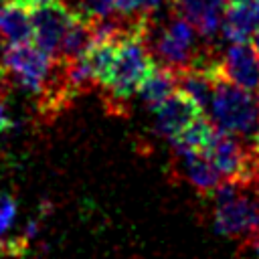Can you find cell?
Segmentation results:
<instances>
[{"label": "cell", "mask_w": 259, "mask_h": 259, "mask_svg": "<svg viewBox=\"0 0 259 259\" xmlns=\"http://www.w3.org/2000/svg\"><path fill=\"white\" fill-rule=\"evenodd\" d=\"M253 47L257 49V53H259V28L255 30V34H253Z\"/></svg>", "instance_id": "obj_18"}, {"label": "cell", "mask_w": 259, "mask_h": 259, "mask_svg": "<svg viewBox=\"0 0 259 259\" xmlns=\"http://www.w3.org/2000/svg\"><path fill=\"white\" fill-rule=\"evenodd\" d=\"M198 30L176 10H172L166 22H162L158 28H154L150 20L146 30V42L154 55V61L172 69L176 75L192 69L206 55V51L198 47Z\"/></svg>", "instance_id": "obj_3"}, {"label": "cell", "mask_w": 259, "mask_h": 259, "mask_svg": "<svg viewBox=\"0 0 259 259\" xmlns=\"http://www.w3.org/2000/svg\"><path fill=\"white\" fill-rule=\"evenodd\" d=\"M162 0H115V12L119 18L132 24H148L156 16Z\"/></svg>", "instance_id": "obj_14"}, {"label": "cell", "mask_w": 259, "mask_h": 259, "mask_svg": "<svg viewBox=\"0 0 259 259\" xmlns=\"http://www.w3.org/2000/svg\"><path fill=\"white\" fill-rule=\"evenodd\" d=\"M208 115L219 130L253 142L259 132V97L253 91L219 77Z\"/></svg>", "instance_id": "obj_4"}, {"label": "cell", "mask_w": 259, "mask_h": 259, "mask_svg": "<svg viewBox=\"0 0 259 259\" xmlns=\"http://www.w3.org/2000/svg\"><path fill=\"white\" fill-rule=\"evenodd\" d=\"M12 125H14V121H12V117H10L8 109H6V105H4V103H0V132L10 130Z\"/></svg>", "instance_id": "obj_16"}, {"label": "cell", "mask_w": 259, "mask_h": 259, "mask_svg": "<svg viewBox=\"0 0 259 259\" xmlns=\"http://www.w3.org/2000/svg\"><path fill=\"white\" fill-rule=\"evenodd\" d=\"M172 2H174V0H172Z\"/></svg>", "instance_id": "obj_20"}, {"label": "cell", "mask_w": 259, "mask_h": 259, "mask_svg": "<svg viewBox=\"0 0 259 259\" xmlns=\"http://www.w3.org/2000/svg\"><path fill=\"white\" fill-rule=\"evenodd\" d=\"M0 38L6 47L32 40V8L20 0L0 4Z\"/></svg>", "instance_id": "obj_11"}, {"label": "cell", "mask_w": 259, "mask_h": 259, "mask_svg": "<svg viewBox=\"0 0 259 259\" xmlns=\"http://www.w3.org/2000/svg\"><path fill=\"white\" fill-rule=\"evenodd\" d=\"M219 73L223 79L249 89H259V53L253 45L231 42V47L219 57Z\"/></svg>", "instance_id": "obj_7"}, {"label": "cell", "mask_w": 259, "mask_h": 259, "mask_svg": "<svg viewBox=\"0 0 259 259\" xmlns=\"http://www.w3.org/2000/svg\"><path fill=\"white\" fill-rule=\"evenodd\" d=\"M178 91V77L172 69L162 67V65H154V69L150 71V75L144 79L138 95L142 99V103L148 109H156L160 103H164L172 93Z\"/></svg>", "instance_id": "obj_13"}, {"label": "cell", "mask_w": 259, "mask_h": 259, "mask_svg": "<svg viewBox=\"0 0 259 259\" xmlns=\"http://www.w3.org/2000/svg\"><path fill=\"white\" fill-rule=\"evenodd\" d=\"M20 2H24V4H26V6H30V8H36V6L51 4V2H59V0H20Z\"/></svg>", "instance_id": "obj_17"}, {"label": "cell", "mask_w": 259, "mask_h": 259, "mask_svg": "<svg viewBox=\"0 0 259 259\" xmlns=\"http://www.w3.org/2000/svg\"><path fill=\"white\" fill-rule=\"evenodd\" d=\"M259 28V0L231 2L227 6L221 34L229 42H245Z\"/></svg>", "instance_id": "obj_10"}, {"label": "cell", "mask_w": 259, "mask_h": 259, "mask_svg": "<svg viewBox=\"0 0 259 259\" xmlns=\"http://www.w3.org/2000/svg\"><path fill=\"white\" fill-rule=\"evenodd\" d=\"M75 16L77 10L69 8L63 0L32 8V42L57 61L63 38Z\"/></svg>", "instance_id": "obj_6"}, {"label": "cell", "mask_w": 259, "mask_h": 259, "mask_svg": "<svg viewBox=\"0 0 259 259\" xmlns=\"http://www.w3.org/2000/svg\"><path fill=\"white\" fill-rule=\"evenodd\" d=\"M174 156L182 164L184 178L198 192L212 194L225 182V176L221 174V170L212 164V160L204 152H182V154H174Z\"/></svg>", "instance_id": "obj_12"}, {"label": "cell", "mask_w": 259, "mask_h": 259, "mask_svg": "<svg viewBox=\"0 0 259 259\" xmlns=\"http://www.w3.org/2000/svg\"><path fill=\"white\" fill-rule=\"evenodd\" d=\"M212 225L225 237L251 239L259 233L257 182L225 180L212 192Z\"/></svg>", "instance_id": "obj_1"}, {"label": "cell", "mask_w": 259, "mask_h": 259, "mask_svg": "<svg viewBox=\"0 0 259 259\" xmlns=\"http://www.w3.org/2000/svg\"><path fill=\"white\" fill-rule=\"evenodd\" d=\"M231 2H245V0H229V4H231Z\"/></svg>", "instance_id": "obj_19"}, {"label": "cell", "mask_w": 259, "mask_h": 259, "mask_svg": "<svg viewBox=\"0 0 259 259\" xmlns=\"http://www.w3.org/2000/svg\"><path fill=\"white\" fill-rule=\"evenodd\" d=\"M16 219V200L10 194H0V239L8 233Z\"/></svg>", "instance_id": "obj_15"}, {"label": "cell", "mask_w": 259, "mask_h": 259, "mask_svg": "<svg viewBox=\"0 0 259 259\" xmlns=\"http://www.w3.org/2000/svg\"><path fill=\"white\" fill-rule=\"evenodd\" d=\"M57 61L30 40L22 45H10L4 49L0 73L10 77L20 89L40 95L49 85Z\"/></svg>", "instance_id": "obj_5"}, {"label": "cell", "mask_w": 259, "mask_h": 259, "mask_svg": "<svg viewBox=\"0 0 259 259\" xmlns=\"http://www.w3.org/2000/svg\"><path fill=\"white\" fill-rule=\"evenodd\" d=\"M227 6L229 0H174V10L182 14L206 42H212V38L221 34Z\"/></svg>", "instance_id": "obj_9"}, {"label": "cell", "mask_w": 259, "mask_h": 259, "mask_svg": "<svg viewBox=\"0 0 259 259\" xmlns=\"http://www.w3.org/2000/svg\"><path fill=\"white\" fill-rule=\"evenodd\" d=\"M154 65L156 61L146 42V34H127L119 38L109 75L103 83L107 91L105 97L111 101V111H121L125 107V101L140 91Z\"/></svg>", "instance_id": "obj_2"}, {"label": "cell", "mask_w": 259, "mask_h": 259, "mask_svg": "<svg viewBox=\"0 0 259 259\" xmlns=\"http://www.w3.org/2000/svg\"><path fill=\"white\" fill-rule=\"evenodd\" d=\"M202 113L204 111L200 109V105L178 89L154 109V130L158 136L174 140Z\"/></svg>", "instance_id": "obj_8"}]
</instances>
